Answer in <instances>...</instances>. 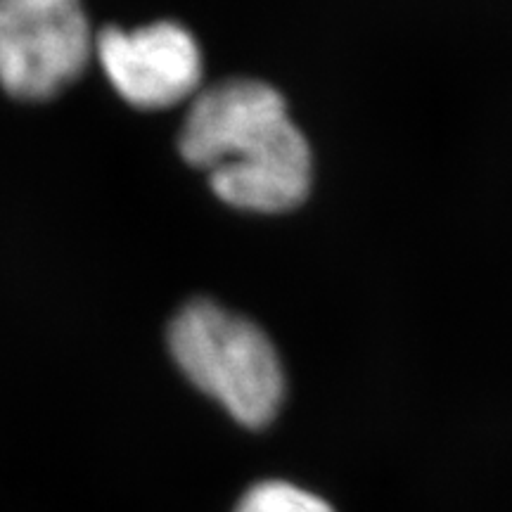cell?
Here are the masks:
<instances>
[{"mask_svg": "<svg viewBox=\"0 0 512 512\" xmlns=\"http://www.w3.org/2000/svg\"><path fill=\"white\" fill-rule=\"evenodd\" d=\"M178 150L207 171L216 197L235 209L280 214L309 195L311 147L283 95L264 81L228 79L197 95Z\"/></svg>", "mask_w": 512, "mask_h": 512, "instance_id": "cell-1", "label": "cell"}, {"mask_svg": "<svg viewBox=\"0 0 512 512\" xmlns=\"http://www.w3.org/2000/svg\"><path fill=\"white\" fill-rule=\"evenodd\" d=\"M183 375L245 427H266L285 399V370L259 325L209 299L185 304L169 325Z\"/></svg>", "mask_w": 512, "mask_h": 512, "instance_id": "cell-2", "label": "cell"}, {"mask_svg": "<svg viewBox=\"0 0 512 512\" xmlns=\"http://www.w3.org/2000/svg\"><path fill=\"white\" fill-rule=\"evenodd\" d=\"M81 0H0V86L12 98L48 100L93 57Z\"/></svg>", "mask_w": 512, "mask_h": 512, "instance_id": "cell-3", "label": "cell"}, {"mask_svg": "<svg viewBox=\"0 0 512 512\" xmlns=\"http://www.w3.org/2000/svg\"><path fill=\"white\" fill-rule=\"evenodd\" d=\"M93 53L117 93L138 110L174 107L202 83L200 46L176 22L133 31L110 27L95 38Z\"/></svg>", "mask_w": 512, "mask_h": 512, "instance_id": "cell-4", "label": "cell"}, {"mask_svg": "<svg viewBox=\"0 0 512 512\" xmlns=\"http://www.w3.org/2000/svg\"><path fill=\"white\" fill-rule=\"evenodd\" d=\"M233 512H335V508L302 486L285 479H266L247 489Z\"/></svg>", "mask_w": 512, "mask_h": 512, "instance_id": "cell-5", "label": "cell"}]
</instances>
